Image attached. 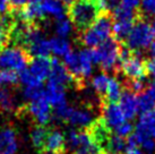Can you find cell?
<instances>
[{"mask_svg":"<svg viewBox=\"0 0 155 154\" xmlns=\"http://www.w3.org/2000/svg\"><path fill=\"white\" fill-rule=\"evenodd\" d=\"M101 14L99 0H76L67 9L69 21L79 34L88 30Z\"/></svg>","mask_w":155,"mask_h":154,"instance_id":"1","label":"cell"},{"mask_svg":"<svg viewBox=\"0 0 155 154\" xmlns=\"http://www.w3.org/2000/svg\"><path fill=\"white\" fill-rule=\"evenodd\" d=\"M93 64L101 65L103 73L113 72L116 74L120 69V49L121 43L112 38H109L100 47L90 48Z\"/></svg>","mask_w":155,"mask_h":154,"instance_id":"2","label":"cell"},{"mask_svg":"<svg viewBox=\"0 0 155 154\" xmlns=\"http://www.w3.org/2000/svg\"><path fill=\"white\" fill-rule=\"evenodd\" d=\"M114 19L111 14H101L93 25L79 34V42L88 48H97L109 38H111Z\"/></svg>","mask_w":155,"mask_h":154,"instance_id":"3","label":"cell"},{"mask_svg":"<svg viewBox=\"0 0 155 154\" xmlns=\"http://www.w3.org/2000/svg\"><path fill=\"white\" fill-rule=\"evenodd\" d=\"M154 38L155 33L152 30L151 24L146 19H139L134 24L133 30L125 41V44L131 51L142 52L151 45Z\"/></svg>","mask_w":155,"mask_h":154,"instance_id":"4","label":"cell"},{"mask_svg":"<svg viewBox=\"0 0 155 154\" xmlns=\"http://www.w3.org/2000/svg\"><path fill=\"white\" fill-rule=\"evenodd\" d=\"M33 59L30 53L21 47L12 45L0 51V68L21 73L27 68Z\"/></svg>","mask_w":155,"mask_h":154,"instance_id":"5","label":"cell"},{"mask_svg":"<svg viewBox=\"0 0 155 154\" xmlns=\"http://www.w3.org/2000/svg\"><path fill=\"white\" fill-rule=\"evenodd\" d=\"M21 113H28L31 115L34 120L38 122V125H44L47 126L49 121L51 120L52 111H51V104L48 100L45 92L32 100L30 102L25 104L24 107L19 108Z\"/></svg>","mask_w":155,"mask_h":154,"instance_id":"6","label":"cell"},{"mask_svg":"<svg viewBox=\"0 0 155 154\" xmlns=\"http://www.w3.org/2000/svg\"><path fill=\"white\" fill-rule=\"evenodd\" d=\"M118 72L128 79H146L148 75L147 60L144 59L142 52L133 51V56L120 64Z\"/></svg>","mask_w":155,"mask_h":154,"instance_id":"7","label":"cell"},{"mask_svg":"<svg viewBox=\"0 0 155 154\" xmlns=\"http://www.w3.org/2000/svg\"><path fill=\"white\" fill-rule=\"evenodd\" d=\"M48 81L53 82L56 84L67 87H76V81L73 77V75L69 73L65 65L60 60L53 57L51 59V73L48 78Z\"/></svg>","mask_w":155,"mask_h":154,"instance_id":"8","label":"cell"},{"mask_svg":"<svg viewBox=\"0 0 155 154\" xmlns=\"http://www.w3.org/2000/svg\"><path fill=\"white\" fill-rule=\"evenodd\" d=\"M134 134L138 138L140 145L146 138H155V109L140 115Z\"/></svg>","mask_w":155,"mask_h":154,"instance_id":"9","label":"cell"},{"mask_svg":"<svg viewBox=\"0 0 155 154\" xmlns=\"http://www.w3.org/2000/svg\"><path fill=\"white\" fill-rule=\"evenodd\" d=\"M18 151L17 132L12 125L0 127V154H16Z\"/></svg>","mask_w":155,"mask_h":154,"instance_id":"10","label":"cell"},{"mask_svg":"<svg viewBox=\"0 0 155 154\" xmlns=\"http://www.w3.org/2000/svg\"><path fill=\"white\" fill-rule=\"evenodd\" d=\"M101 118L111 129L125 122V116L118 103L101 102Z\"/></svg>","mask_w":155,"mask_h":154,"instance_id":"11","label":"cell"},{"mask_svg":"<svg viewBox=\"0 0 155 154\" xmlns=\"http://www.w3.org/2000/svg\"><path fill=\"white\" fill-rule=\"evenodd\" d=\"M119 105H120L122 113H124L126 119H134L136 117V115L138 113L137 95L134 94L131 91L124 89L121 98L119 100Z\"/></svg>","mask_w":155,"mask_h":154,"instance_id":"12","label":"cell"},{"mask_svg":"<svg viewBox=\"0 0 155 154\" xmlns=\"http://www.w3.org/2000/svg\"><path fill=\"white\" fill-rule=\"evenodd\" d=\"M28 70L39 81H45L51 73V59H49L48 57H35L31 60Z\"/></svg>","mask_w":155,"mask_h":154,"instance_id":"13","label":"cell"},{"mask_svg":"<svg viewBox=\"0 0 155 154\" xmlns=\"http://www.w3.org/2000/svg\"><path fill=\"white\" fill-rule=\"evenodd\" d=\"M44 151L53 153H65L66 151V136L58 129L50 128L48 134Z\"/></svg>","mask_w":155,"mask_h":154,"instance_id":"14","label":"cell"},{"mask_svg":"<svg viewBox=\"0 0 155 154\" xmlns=\"http://www.w3.org/2000/svg\"><path fill=\"white\" fill-rule=\"evenodd\" d=\"M96 118H94V113L92 110H90V108H82V109L73 108L67 122L73 126H76V127H85L86 128Z\"/></svg>","mask_w":155,"mask_h":154,"instance_id":"15","label":"cell"},{"mask_svg":"<svg viewBox=\"0 0 155 154\" xmlns=\"http://www.w3.org/2000/svg\"><path fill=\"white\" fill-rule=\"evenodd\" d=\"M45 95L52 107L58 108L66 104V89L59 84L48 81Z\"/></svg>","mask_w":155,"mask_h":154,"instance_id":"16","label":"cell"},{"mask_svg":"<svg viewBox=\"0 0 155 154\" xmlns=\"http://www.w3.org/2000/svg\"><path fill=\"white\" fill-rule=\"evenodd\" d=\"M49 132H50V127L44 126V125H38L31 130V141L35 150L39 153L44 151V145H45Z\"/></svg>","mask_w":155,"mask_h":154,"instance_id":"17","label":"cell"},{"mask_svg":"<svg viewBox=\"0 0 155 154\" xmlns=\"http://www.w3.org/2000/svg\"><path fill=\"white\" fill-rule=\"evenodd\" d=\"M0 110L4 112H13L17 110L15 94L6 86H0Z\"/></svg>","mask_w":155,"mask_h":154,"instance_id":"18","label":"cell"},{"mask_svg":"<svg viewBox=\"0 0 155 154\" xmlns=\"http://www.w3.org/2000/svg\"><path fill=\"white\" fill-rule=\"evenodd\" d=\"M133 22L126 21H114L113 23V28H112V38L117 40L118 42L125 43L129 33L131 32L134 27Z\"/></svg>","mask_w":155,"mask_h":154,"instance_id":"19","label":"cell"},{"mask_svg":"<svg viewBox=\"0 0 155 154\" xmlns=\"http://www.w3.org/2000/svg\"><path fill=\"white\" fill-rule=\"evenodd\" d=\"M41 6L45 15L49 14L56 18L65 16L66 5L62 2V0H43Z\"/></svg>","mask_w":155,"mask_h":154,"instance_id":"20","label":"cell"},{"mask_svg":"<svg viewBox=\"0 0 155 154\" xmlns=\"http://www.w3.org/2000/svg\"><path fill=\"white\" fill-rule=\"evenodd\" d=\"M122 90H124L122 84H121V82L118 78H114V77L110 78L105 99H104V101H101V102H110V103L119 102L121 94H122Z\"/></svg>","mask_w":155,"mask_h":154,"instance_id":"21","label":"cell"},{"mask_svg":"<svg viewBox=\"0 0 155 154\" xmlns=\"http://www.w3.org/2000/svg\"><path fill=\"white\" fill-rule=\"evenodd\" d=\"M109 82H110V77L105 73H102L95 76L92 79V86L94 89L95 93L99 95L101 101H104L105 95H107V91H108Z\"/></svg>","mask_w":155,"mask_h":154,"instance_id":"22","label":"cell"},{"mask_svg":"<svg viewBox=\"0 0 155 154\" xmlns=\"http://www.w3.org/2000/svg\"><path fill=\"white\" fill-rule=\"evenodd\" d=\"M27 52L30 53V56L32 58H35V57H48L51 52L50 43L45 38H41V40L36 41L35 43H33L27 49Z\"/></svg>","mask_w":155,"mask_h":154,"instance_id":"23","label":"cell"},{"mask_svg":"<svg viewBox=\"0 0 155 154\" xmlns=\"http://www.w3.org/2000/svg\"><path fill=\"white\" fill-rule=\"evenodd\" d=\"M50 50L53 52L56 56L65 57L67 53L71 51V47L68 41H66L64 38H53L50 41Z\"/></svg>","mask_w":155,"mask_h":154,"instance_id":"24","label":"cell"},{"mask_svg":"<svg viewBox=\"0 0 155 154\" xmlns=\"http://www.w3.org/2000/svg\"><path fill=\"white\" fill-rule=\"evenodd\" d=\"M79 56V62H81V70H82L83 78L86 81V78L91 76L92 74V65L93 60L91 56V49H85L78 53Z\"/></svg>","mask_w":155,"mask_h":154,"instance_id":"25","label":"cell"},{"mask_svg":"<svg viewBox=\"0 0 155 154\" xmlns=\"http://www.w3.org/2000/svg\"><path fill=\"white\" fill-rule=\"evenodd\" d=\"M18 75H19V83L23 84L24 87H43L42 82L33 76L27 68L22 70Z\"/></svg>","mask_w":155,"mask_h":154,"instance_id":"26","label":"cell"},{"mask_svg":"<svg viewBox=\"0 0 155 154\" xmlns=\"http://www.w3.org/2000/svg\"><path fill=\"white\" fill-rule=\"evenodd\" d=\"M137 100H138V111L140 112V113L151 111V110L155 109V100H153L150 95L147 94L146 92L137 95Z\"/></svg>","mask_w":155,"mask_h":154,"instance_id":"27","label":"cell"},{"mask_svg":"<svg viewBox=\"0 0 155 154\" xmlns=\"http://www.w3.org/2000/svg\"><path fill=\"white\" fill-rule=\"evenodd\" d=\"M71 22L66 16L57 18L56 22V33L59 35V38H65L71 32Z\"/></svg>","mask_w":155,"mask_h":154,"instance_id":"28","label":"cell"},{"mask_svg":"<svg viewBox=\"0 0 155 154\" xmlns=\"http://www.w3.org/2000/svg\"><path fill=\"white\" fill-rule=\"evenodd\" d=\"M2 82H4V85L16 86L19 83V75L17 74V72L2 69Z\"/></svg>","mask_w":155,"mask_h":154,"instance_id":"29","label":"cell"},{"mask_svg":"<svg viewBox=\"0 0 155 154\" xmlns=\"http://www.w3.org/2000/svg\"><path fill=\"white\" fill-rule=\"evenodd\" d=\"M112 132L118 135L120 137H124V138H127L129 137L134 132V126L131 122H128V121H125L124 124L119 125L118 127H116L114 129H112Z\"/></svg>","mask_w":155,"mask_h":154,"instance_id":"30","label":"cell"},{"mask_svg":"<svg viewBox=\"0 0 155 154\" xmlns=\"http://www.w3.org/2000/svg\"><path fill=\"white\" fill-rule=\"evenodd\" d=\"M140 12L145 19L155 16V0H142Z\"/></svg>","mask_w":155,"mask_h":154,"instance_id":"31","label":"cell"},{"mask_svg":"<svg viewBox=\"0 0 155 154\" xmlns=\"http://www.w3.org/2000/svg\"><path fill=\"white\" fill-rule=\"evenodd\" d=\"M142 147L146 151V152H148V153H152V152L155 150L154 138H152V137H150V138H146V139L142 143Z\"/></svg>","mask_w":155,"mask_h":154,"instance_id":"32","label":"cell"},{"mask_svg":"<svg viewBox=\"0 0 155 154\" xmlns=\"http://www.w3.org/2000/svg\"><path fill=\"white\" fill-rule=\"evenodd\" d=\"M10 12H12V7H10L9 0H0V16L7 15Z\"/></svg>","mask_w":155,"mask_h":154,"instance_id":"33","label":"cell"},{"mask_svg":"<svg viewBox=\"0 0 155 154\" xmlns=\"http://www.w3.org/2000/svg\"><path fill=\"white\" fill-rule=\"evenodd\" d=\"M142 0H121V5L130 9H139Z\"/></svg>","mask_w":155,"mask_h":154,"instance_id":"34","label":"cell"},{"mask_svg":"<svg viewBox=\"0 0 155 154\" xmlns=\"http://www.w3.org/2000/svg\"><path fill=\"white\" fill-rule=\"evenodd\" d=\"M9 2H10L12 10H17L28 4V0H9Z\"/></svg>","mask_w":155,"mask_h":154,"instance_id":"35","label":"cell"},{"mask_svg":"<svg viewBox=\"0 0 155 154\" xmlns=\"http://www.w3.org/2000/svg\"><path fill=\"white\" fill-rule=\"evenodd\" d=\"M147 70H148V74L155 79V59L147 60Z\"/></svg>","mask_w":155,"mask_h":154,"instance_id":"36","label":"cell"},{"mask_svg":"<svg viewBox=\"0 0 155 154\" xmlns=\"http://www.w3.org/2000/svg\"><path fill=\"white\" fill-rule=\"evenodd\" d=\"M146 93L151 96L153 100H155V82H152L151 84H148L146 89Z\"/></svg>","mask_w":155,"mask_h":154,"instance_id":"37","label":"cell"},{"mask_svg":"<svg viewBox=\"0 0 155 154\" xmlns=\"http://www.w3.org/2000/svg\"><path fill=\"white\" fill-rule=\"evenodd\" d=\"M147 56L150 59H155V41H153L151 45L147 48Z\"/></svg>","mask_w":155,"mask_h":154,"instance_id":"38","label":"cell"},{"mask_svg":"<svg viewBox=\"0 0 155 154\" xmlns=\"http://www.w3.org/2000/svg\"><path fill=\"white\" fill-rule=\"evenodd\" d=\"M126 154H144L138 147H134V149H127Z\"/></svg>","mask_w":155,"mask_h":154,"instance_id":"39","label":"cell"},{"mask_svg":"<svg viewBox=\"0 0 155 154\" xmlns=\"http://www.w3.org/2000/svg\"><path fill=\"white\" fill-rule=\"evenodd\" d=\"M75 1H76V0H62V2H64L67 7H68V6H70V5L73 4V2H75Z\"/></svg>","mask_w":155,"mask_h":154,"instance_id":"40","label":"cell"},{"mask_svg":"<svg viewBox=\"0 0 155 154\" xmlns=\"http://www.w3.org/2000/svg\"><path fill=\"white\" fill-rule=\"evenodd\" d=\"M151 27L152 30H153V32L155 33V16H153V18H152V22H151Z\"/></svg>","mask_w":155,"mask_h":154,"instance_id":"41","label":"cell"},{"mask_svg":"<svg viewBox=\"0 0 155 154\" xmlns=\"http://www.w3.org/2000/svg\"><path fill=\"white\" fill-rule=\"evenodd\" d=\"M4 85V82H2V69L0 68V86Z\"/></svg>","mask_w":155,"mask_h":154,"instance_id":"42","label":"cell"},{"mask_svg":"<svg viewBox=\"0 0 155 154\" xmlns=\"http://www.w3.org/2000/svg\"><path fill=\"white\" fill-rule=\"evenodd\" d=\"M40 154H65V153H53V152H48V151H43Z\"/></svg>","mask_w":155,"mask_h":154,"instance_id":"43","label":"cell"},{"mask_svg":"<svg viewBox=\"0 0 155 154\" xmlns=\"http://www.w3.org/2000/svg\"><path fill=\"white\" fill-rule=\"evenodd\" d=\"M43 0H28V2H34V4H40V2H42Z\"/></svg>","mask_w":155,"mask_h":154,"instance_id":"44","label":"cell"}]
</instances>
